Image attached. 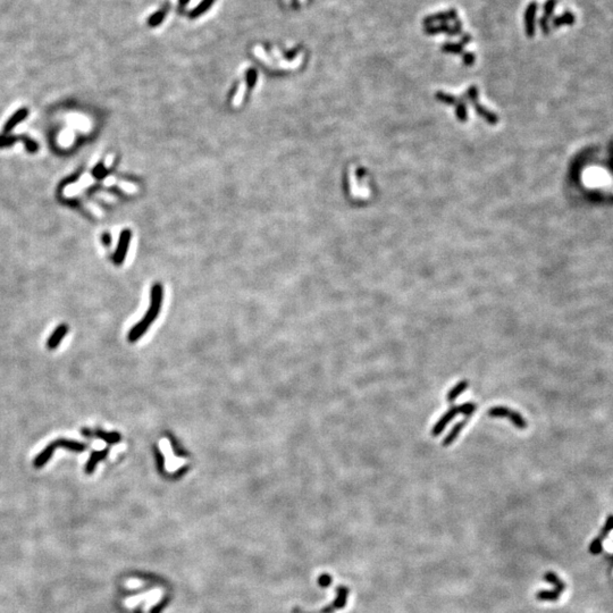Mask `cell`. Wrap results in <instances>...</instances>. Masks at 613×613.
Masks as SVG:
<instances>
[{"label":"cell","instance_id":"6da1fadb","mask_svg":"<svg viewBox=\"0 0 613 613\" xmlns=\"http://www.w3.org/2000/svg\"><path fill=\"white\" fill-rule=\"evenodd\" d=\"M162 289H160L159 285H156L151 294V304H150L147 314L144 315V317L141 319L138 324L133 326L128 335V340L131 343H134L139 339L142 338L143 335L147 333V330L149 329L150 326H151L154 320L158 317L160 304H162Z\"/></svg>","mask_w":613,"mask_h":613},{"label":"cell","instance_id":"2e32d148","mask_svg":"<svg viewBox=\"0 0 613 613\" xmlns=\"http://www.w3.org/2000/svg\"><path fill=\"white\" fill-rule=\"evenodd\" d=\"M26 116H27V110L26 109L18 110L17 113L15 115H14L11 119L8 120V123L6 124V126H5V131H6V132H8V131H11L14 128V126L17 125L19 123V121L25 118Z\"/></svg>","mask_w":613,"mask_h":613},{"label":"cell","instance_id":"30bf717a","mask_svg":"<svg viewBox=\"0 0 613 613\" xmlns=\"http://www.w3.org/2000/svg\"><path fill=\"white\" fill-rule=\"evenodd\" d=\"M55 451H56L55 444H53L52 442L49 443V444H48L45 449H43L40 453L36 456V459H34V461H33V466L36 467L37 469L42 468L43 466L47 465L48 462H49L52 454L55 453Z\"/></svg>","mask_w":613,"mask_h":613},{"label":"cell","instance_id":"d6986e66","mask_svg":"<svg viewBox=\"0 0 613 613\" xmlns=\"http://www.w3.org/2000/svg\"><path fill=\"white\" fill-rule=\"evenodd\" d=\"M557 7V0H547L546 3L544 4V14L545 17H548L552 15V13L554 12V9Z\"/></svg>","mask_w":613,"mask_h":613},{"label":"cell","instance_id":"7402d4cb","mask_svg":"<svg viewBox=\"0 0 613 613\" xmlns=\"http://www.w3.org/2000/svg\"><path fill=\"white\" fill-rule=\"evenodd\" d=\"M318 581L320 584V586L326 587V586L329 585L330 581H332V579H330V576H328V575H323L322 577L319 578Z\"/></svg>","mask_w":613,"mask_h":613},{"label":"cell","instance_id":"5bb4252c","mask_svg":"<svg viewBox=\"0 0 613 613\" xmlns=\"http://www.w3.org/2000/svg\"><path fill=\"white\" fill-rule=\"evenodd\" d=\"M442 51L447 53H454V55H460L464 53L465 47L460 42H446L442 46Z\"/></svg>","mask_w":613,"mask_h":613},{"label":"cell","instance_id":"52a82bcc","mask_svg":"<svg viewBox=\"0 0 613 613\" xmlns=\"http://www.w3.org/2000/svg\"><path fill=\"white\" fill-rule=\"evenodd\" d=\"M53 444H55L56 449L57 447H63V449H65L70 452H74V453H82V452H85L87 450V444L83 442H79L75 440H70V439H57L55 441H52Z\"/></svg>","mask_w":613,"mask_h":613},{"label":"cell","instance_id":"e0dca14e","mask_svg":"<svg viewBox=\"0 0 613 613\" xmlns=\"http://www.w3.org/2000/svg\"><path fill=\"white\" fill-rule=\"evenodd\" d=\"M459 410H460L461 415L466 416L467 418H470L477 410V403H475V402L462 403L461 406H459Z\"/></svg>","mask_w":613,"mask_h":613},{"label":"cell","instance_id":"8992f818","mask_svg":"<svg viewBox=\"0 0 613 613\" xmlns=\"http://www.w3.org/2000/svg\"><path fill=\"white\" fill-rule=\"evenodd\" d=\"M537 3H530L526 11H525V15H524V21H525V31H526V34L528 37H534L535 31H536V21H535V18H536V13H537Z\"/></svg>","mask_w":613,"mask_h":613},{"label":"cell","instance_id":"3957f363","mask_svg":"<svg viewBox=\"0 0 613 613\" xmlns=\"http://www.w3.org/2000/svg\"><path fill=\"white\" fill-rule=\"evenodd\" d=\"M424 32H425V34H427V36H436V34L443 33V34H447V36H450V37H455V36H460V34L464 32V25H462L461 21L456 19L452 26L449 23L434 24V25L425 26Z\"/></svg>","mask_w":613,"mask_h":613},{"label":"cell","instance_id":"ffe728a7","mask_svg":"<svg viewBox=\"0 0 613 613\" xmlns=\"http://www.w3.org/2000/svg\"><path fill=\"white\" fill-rule=\"evenodd\" d=\"M475 53L473 52H465L464 56H462V62H464V64L467 66L473 65L475 63Z\"/></svg>","mask_w":613,"mask_h":613},{"label":"cell","instance_id":"277c9868","mask_svg":"<svg viewBox=\"0 0 613 613\" xmlns=\"http://www.w3.org/2000/svg\"><path fill=\"white\" fill-rule=\"evenodd\" d=\"M458 19V12H456V9L451 8L449 11L445 12H440L436 14H432V15L426 16L424 19H422V24H424V26H430V25H434V24H441V23H449V22H454Z\"/></svg>","mask_w":613,"mask_h":613},{"label":"cell","instance_id":"9c48e42d","mask_svg":"<svg viewBox=\"0 0 613 613\" xmlns=\"http://www.w3.org/2000/svg\"><path fill=\"white\" fill-rule=\"evenodd\" d=\"M68 333V326L66 324H60L58 327L53 330L50 338L48 339L47 347L49 350H55L60 344L62 340L64 339Z\"/></svg>","mask_w":613,"mask_h":613},{"label":"cell","instance_id":"cb8c5ba5","mask_svg":"<svg viewBox=\"0 0 613 613\" xmlns=\"http://www.w3.org/2000/svg\"><path fill=\"white\" fill-rule=\"evenodd\" d=\"M189 2L190 0H179V4H181L182 6H184V5H187Z\"/></svg>","mask_w":613,"mask_h":613},{"label":"cell","instance_id":"ba28073f","mask_svg":"<svg viewBox=\"0 0 613 613\" xmlns=\"http://www.w3.org/2000/svg\"><path fill=\"white\" fill-rule=\"evenodd\" d=\"M109 451H110L109 447H105L104 450L92 452L89 460H87L86 465H85V473L89 475L94 473L99 462L104 461L107 458V455L109 454Z\"/></svg>","mask_w":613,"mask_h":613},{"label":"cell","instance_id":"7c38bea8","mask_svg":"<svg viewBox=\"0 0 613 613\" xmlns=\"http://www.w3.org/2000/svg\"><path fill=\"white\" fill-rule=\"evenodd\" d=\"M92 437H99L102 441H105L106 443H108L109 445L113 444H117V443L120 442L121 436L119 433L117 432H106L102 430H92Z\"/></svg>","mask_w":613,"mask_h":613},{"label":"cell","instance_id":"4fadbf2b","mask_svg":"<svg viewBox=\"0 0 613 613\" xmlns=\"http://www.w3.org/2000/svg\"><path fill=\"white\" fill-rule=\"evenodd\" d=\"M468 386H469L468 381H461V382H459L458 384H456V385H454L453 387L451 388V390L449 391V393H447V395H446L447 402H450V403L454 402L456 400V399H458L461 395V394L464 393L467 390V388H468Z\"/></svg>","mask_w":613,"mask_h":613},{"label":"cell","instance_id":"7a4b0ae2","mask_svg":"<svg viewBox=\"0 0 613 613\" xmlns=\"http://www.w3.org/2000/svg\"><path fill=\"white\" fill-rule=\"evenodd\" d=\"M487 415L492 418H507L512 422L513 426L519 428V430H525L527 427V421L524 419V417L519 412L507 407L498 406L491 408Z\"/></svg>","mask_w":613,"mask_h":613},{"label":"cell","instance_id":"5b68a950","mask_svg":"<svg viewBox=\"0 0 613 613\" xmlns=\"http://www.w3.org/2000/svg\"><path fill=\"white\" fill-rule=\"evenodd\" d=\"M460 415V410H459V406H452L449 410H447L444 415H443L439 421L436 422L433 427L432 430V436L437 437L440 436L443 432H444L445 427L450 424V422L454 419V418Z\"/></svg>","mask_w":613,"mask_h":613},{"label":"cell","instance_id":"44dd1931","mask_svg":"<svg viewBox=\"0 0 613 613\" xmlns=\"http://www.w3.org/2000/svg\"><path fill=\"white\" fill-rule=\"evenodd\" d=\"M471 40H473V37H471L469 33H464L460 38V43L464 47H466Z\"/></svg>","mask_w":613,"mask_h":613},{"label":"cell","instance_id":"ac0fdd59","mask_svg":"<svg viewBox=\"0 0 613 613\" xmlns=\"http://www.w3.org/2000/svg\"><path fill=\"white\" fill-rule=\"evenodd\" d=\"M165 15H166V12H165V11H159V12H157L156 14H154V15L151 17H150L149 21H148L149 26H151V27L158 26L159 24L163 22V19L165 18Z\"/></svg>","mask_w":613,"mask_h":613},{"label":"cell","instance_id":"9a60e30c","mask_svg":"<svg viewBox=\"0 0 613 613\" xmlns=\"http://www.w3.org/2000/svg\"><path fill=\"white\" fill-rule=\"evenodd\" d=\"M213 2H215V0H203L200 5H198V6L194 8L191 13H190L189 16L191 18H196L198 16L202 15L204 12H207L208 9L212 6Z\"/></svg>","mask_w":613,"mask_h":613},{"label":"cell","instance_id":"8fae6325","mask_svg":"<svg viewBox=\"0 0 613 613\" xmlns=\"http://www.w3.org/2000/svg\"><path fill=\"white\" fill-rule=\"evenodd\" d=\"M469 421V418H466V419L459 421L458 424H455L453 427H452V430L449 432V434H447L444 440H443L442 445L443 446H450L452 443H453L456 439H458V436L460 435V433L462 432V430L467 426Z\"/></svg>","mask_w":613,"mask_h":613},{"label":"cell","instance_id":"603a6c76","mask_svg":"<svg viewBox=\"0 0 613 613\" xmlns=\"http://www.w3.org/2000/svg\"><path fill=\"white\" fill-rule=\"evenodd\" d=\"M81 435L84 436L85 439H92V430L90 428H81Z\"/></svg>","mask_w":613,"mask_h":613}]
</instances>
